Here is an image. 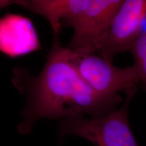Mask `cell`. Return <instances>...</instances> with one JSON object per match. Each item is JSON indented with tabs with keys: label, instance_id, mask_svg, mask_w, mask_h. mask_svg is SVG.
Returning a JSON list of instances; mask_svg holds the SVG:
<instances>
[{
	"label": "cell",
	"instance_id": "6da1fadb",
	"mask_svg": "<svg viewBox=\"0 0 146 146\" xmlns=\"http://www.w3.org/2000/svg\"><path fill=\"white\" fill-rule=\"evenodd\" d=\"M19 88L27 93V104L19 129L31 131L42 118H67L88 114L96 118L116 110L122 100L111 99L97 94L69 62L67 48L59 35H54L52 46L41 72L32 76L27 71H17Z\"/></svg>",
	"mask_w": 146,
	"mask_h": 146
},
{
	"label": "cell",
	"instance_id": "7a4b0ae2",
	"mask_svg": "<svg viewBox=\"0 0 146 146\" xmlns=\"http://www.w3.org/2000/svg\"><path fill=\"white\" fill-rule=\"evenodd\" d=\"M123 0H66L62 21L73 28L67 48L96 54L115 13ZM61 21V22H62Z\"/></svg>",
	"mask_w": 146,
	"mask_h": 146
},
{
	"label": "cell",
	"instance_id": "52a82bcc",
	"mask_svg": "<svg viewBox=\"0 0 146 146\" xmlns=\"http://www.w3.org/2000/svg\"><path fill=\"white\" fill-rule=\"evenodd\" d=\"M134 59L133 66L138 71L146 58V31H141L128 50Z\"/></svg>",
	"mask_w": 146,
	"mask_h": 146
},
{
	"label": "cell",
	"instance_id": "ba28073f",
	"mask_svg": "<svg viewBox=\"0 0 146 146\" xmlns=\"http://www.w3.org/2000/svg\"><path fill=\"white\" fill-rule=\"evenodd\" d=\"M137 72L140 78V82H142L143 86L146 90V58Z\"/></svg>",
	"mask_w": 146,
	"mask_h": 146
},
{
	"label": "cell",
	"instance_id": "277c9868",
	"mask_svg": "<svg viewBox=\"0 0 146 146\" xmlns=\"http://www.w3.org/2000/svg\"><path fill=\"white\" fill-rule=\"evenodd\" d=\"M67 54L69 62L80 76L97 94L104 98L122 100L119 92L137 88L140 82L133 65L120 68L99 55L75 52L67 48Z\"/></svg>",
	"mask_w": 146,
	"mask_h": 146
},
{
	"label": "cell",
	"instance_id": "3957f363",
	"mask_svg": "<svg viewBox=\"0 0 146 146\" xmlns=\"http://www.w3.org/2000/svg\"><path fill=\"white\" fill-rule=\"evenodd\" d=\"M136 92L134 88L125 92L121 107L103 116L87 119L78 115L64 119L60 127V135L78 136L95 146H139L128 120L129 106Z\"/></svg>",
	"mask_w": 146,
	"mask_h": 146
},
{
	"label": "cell",
	"instance_id": "5b68a950",
	"mask_svg": "<svg viewBox=\"0 0 146 146\" xmlns=\"http://www.w3.org/2000/svg\"><path fill=\"white\" fill-rule=\"evenodd\" d=\"M146 19V0H123L100 42L97 53L113 63L117 55L129 50Z\"/></svg>",
	"mask_w": 146,
	"mask_h": 146
},
{
	"label": "cell",
	"instance_id": "8992f818",
	"mask_svg": "<svg viewBox=\"0 0 146 146\" xmlns=\"http://www.w3.org/2000/svg\"><path fill=\"white\" fill-rule=\"evenodd\" d=\"M41 49L29 19L14 14H7L0 19V52L14 58Z\"/></svg>",
	"mask_w": 146,
	"mask_h": 146
}]
</instances>
